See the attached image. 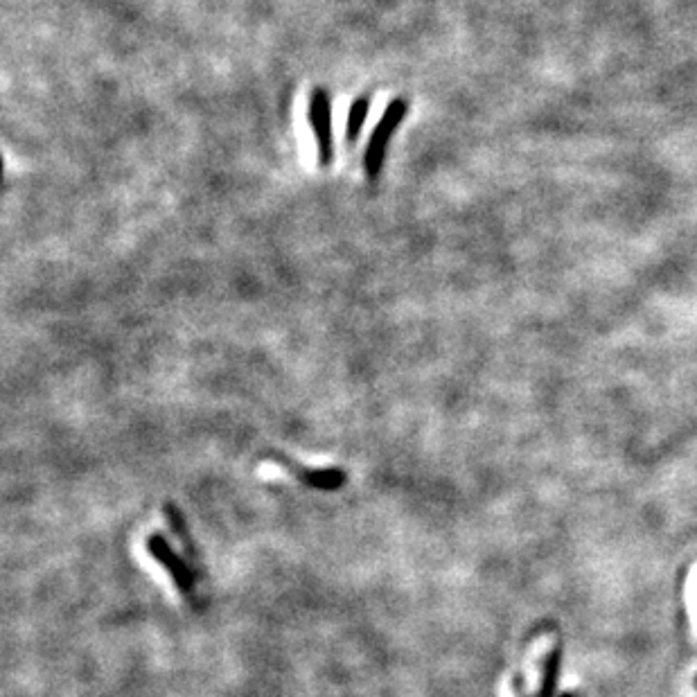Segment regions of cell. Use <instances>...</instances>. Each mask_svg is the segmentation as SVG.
Segmentation results:
<instances>
[{"instance_id":"cell-7","label":"cell","mask_w":697,"mask_h":697,"mask_svg":"<svg viewBox=\"0 0 697 697\" xmlns=\"http://www.w3.org/2000/svg\"><path fill=\"white\" fill-rule=\"evenodd\" d=\"M560 697H573L571 693H564V695H560Z\"/></svg>"},{"instance_id":"cell-8","label":"cell","mask_w":697,"mask_h":697,"mask_svg":"<svg viewBox=\"0 0 697 697\" xmlns=\"http://www.w3.org/2000/svg\"><path fill=\"white\" fill-rule=\"evenodd\" d=\"M695 688H697V677H695Z\"/></svg>"},{"instance_id":"cell-6","label":"cell","mask_w":697,"mask_h":697,"mask_svg":"<svg viewBox=\"0 0 697 697\" xmlns=\"http://www.w3.org/2000/svg\"><path fill=\"white\" fill-rule=\"evenodd\" d=\"M370 111V97H357L355 102H352L350 113H348V127H346V140L348 143H357V138L361 134V129H364V122L368 118Z\"/></svg>"},{"instance_id":"cell-4","label":"cell","mask_w":697,"mask_h":697,"mask_svg":"<svg viewBox=\"0 0 697 697\" xmlns=\"http://www.w3.org/2000/svg\"><path fill=\"white\" fill-rule=\"evenodd\" d=\"M269 458H273V461H278V463L285 465V470H289L291 474H294L298 481H303L307 488L334 492V490H339L341 485L348 481V474L343 472V470H339V467H325V470H307V467L298 465L294 461H289V458H285L282 454H269Z\"/></svg>"},{"instance_id":"cell-3","label":"cell","mask_w":697,"mask_h":697,"mask_svg":"<svg viewBox=\"0 0 697 697\" xmlns=\"http://www.w3.org/2000/svg\"><path fill=\"white\" fill-rule=\"evenodd\" d=\"M310 122L319 145V163L328 167L334 158V138H332V100L325 88H314L310 97Z\"/></svg>"},{"instance_id":"cell-1","label":"cell","mask_w":697,"mask_h":697,"mask_svg":"<svg viewBox=\"0 0 697 697\" xmlns=\"http://www.w3.org/2000/svg\"><path fill=\"white\" fill-rule=\"evenodd\" d=\"M407 113H409V102L404 100V97H397V100L388 104L382 120L377 122V127L373 131V136H370V143L364 154V170L368 174V179L375 181L377 176L382 174L388 145H391V138L397 131V127L402 125V120L407 118Z\"/></svg>"},{"instance_id":"cell-5","label":"cell","mask_w":697,"mask_h":697,"mask_svg":"<svg viewBox=\"0 0 697 697\" xmlns=\"http://www.w3.org/2000/svg\"><path fill=\"white\" fill-rule=\"evenodd\" d=\"M560 664H562V648L555 646L549 657L544 659L542 666V686L540 693L535 697H555V688H558V679H560Z\"/></svg>"},{"instance_id":"cell-2","label":"cell","mask_w":697,"mask_h":697,"mask_svg":"<svg viewBox=\"0 0 697 697\" xmlns=\"http://www.w3.org/2000/svg\"><path fill=\"white\" fill-rule=\"evenodd\" d=\"M147 553L152 555V558L161 564V567L170 573V578L172 582L176 585V589L181 591V594L188 598V601L194 603V573L190 569V564L185 562L183 558H179L172 551V546L170 542L165 540V537L161 533H152L147 537Z\"/></svg>"}]
</instances>
